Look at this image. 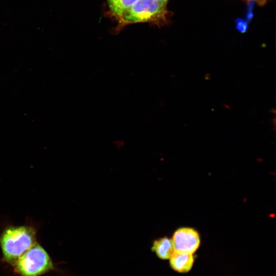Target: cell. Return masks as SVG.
<instances>
[{
	"label": "cell",
	"mask_w": 276,
	"mask_h": 276,
	"mask_svg": "<svg viewBox=\"0 0 276 276\" xmlns=\"http://www.w3.org/2000/svg\"><path fill=\"white\" fill-rule=\"evenodd\" d=\"M37 229L35 225H8L0 233L2 260L12 266L19 258L37 242Z\"/></svg>",
	"instance_id": "cell-1"
},
{
	"label": "cell",
	"mask_w": 276,
	"mask_h": 276,
	"mask_svg": "<svg viewBox=\"0 0 276 276\" xmlns=\"http://www.w3.org/2000/svg\"><path fill=\"white\" fill-rule=\"evenodd\" d=\"M19 276H41L56 270L51 258L38 242L24 254L12 266Z\"/></svg>",
	"instance_id": "cell-2"
},
{
	"label": "cell",
	"mask_w": 276,
	"mask_h": 276,
	"mask_svg": "<svg viewBox=\"0 0 276 276\" xmlns=\"http://www.w3.org/2000/svg\"><path fill=\"white\" fill-rule=\"evenodd\" d=\"M166 5L156 0H138L119 19L122 24L160 23L166 19Z\"/></svg>",
	"instance_id": "cell-3"
},
{
	"label": "cell",
	"mask_w": 276,
	"mask_h": 276,
	"mask_svg": "<svg viewBox=\"0 0 276 276\" xmlns=\"http://www.w3.org/2000/svg\"><path fill=\"white\" fill-rule=\"evenodd\" d=\"M174 251L193 254L199 247L200 237L198 232L190 227H181L174 233L172 239Z\"/></svg>",
	"instance_id": "cell-4"
},
{
	"label": "cell",
	"mask_w": 276,
	"mask_h": 276,
	"mask_svg": "<svg viewBox=\"0 0 276 276\" xmlns=\"http://www.w3.org/2000/svg\"><path fill=\"white\" fill-rule=\"evenodd\" d=\"M169 259L171 267L179 272L189 271L192 268L194 263L192 254L175 251Z\"/></svg>",
	"instance_id": "cell-5"
},
{
	"label": "cell",
	"mask_w": 276,
	"mask_h": 276,
	"mask_svg": "<svg viewBox=\"0 0 276 276\" xmlns=\"http://www.w3.org/2000/svg\"><path fill=\"white\" fill-rule=\"evenodd\" d=\"M151 249L158 258L163 260L170 259L174 252L172 239L167 237L155 240Z\"/></svg>",
	"instance_id": "cell-6"
},
{
	"label": "cell",
	"mask_w": 276,
	"mask_h": 276,
	"mask_svg": "<svg viewBox=\"0 0 276 276\" xmlns=\"http://www.w3.org/2000/svg\"><path fill=\"white\" fill-rule=\"evenodd\" d=\"M112 13L118 17L138 0H107Z\"/></svg>",
	"instance_id": "cell-7"
},
{
	"label": "cell",
	"mask_w": 276,
	"mask_h": 276,
	"mask_svg": "<svg viewBox=\"0 0 276 276\" xmlns=\"http://www.w3.org/2000/svg\"><path fill=\"white\" fill-rule=\"evenodd\" d=\"M156 1L166 5H167V3L168 1V0H156Z\"/></svg>",
	"instance_id": "cell-8"
},
{
	"label": "cell",
	"mask_w": 276,
	"mask_h": 276,
	"mask_svg": "<svg viewBox=\"0 0 276 276\" xmlns=\"http://www.w3.org/2000/svg\"><path fill=\"white\" fill-rule=\"evenodd\" d=\"M205 79L209 80L210 79V75L209 74H206L205 76Z\"/></svg>",
	"instance_id": "cell-9"
},
{
	"label": "cell",
	"mask_w": 276,
	"mask_h": 276,
	"mask_svg": "<svg viewBox=\"0 0 276 276\" xmlns=\"http://www.w3.org/2000/svg\"><path fill=\"white\" fill-rule=\"evenodd\" d=\"M223 105L225 107L227 108V109H231V107L228 105L225 104H223Z\"/></svg>",
	"instance_id": "cell-10"
},
{
	"label": "cell",
	"mask_w": 276,
	"mask_h": 276,
	"mask_svg": "<svg viewBox=\"0 0 276 276\" xmlns=\"http://www.w3.org/2000/svg\"><path fill=\"white\" fill-rule=\"evenodd\" d=\"M270 111L272 112V113H273V114H275V109L272 108V109L270 110Z\"/></svg>",
	"instance_id": "cell-11"
},
{
	"label": "cell",
	"mask_w": 276,
	"mask_h": 276,
	"mask_svg": "<svg viewBox=\"0 0 276 276\" xmlns=\"http://www.w3.org/2000/svg\"><path fill=\"white\" fill-rule=\"evenodd\" d=\"M275 118H274L273 120V123L274 125H275Z\"/></svg>",
	"instance_id": "cell-12"
}]
</instances>
